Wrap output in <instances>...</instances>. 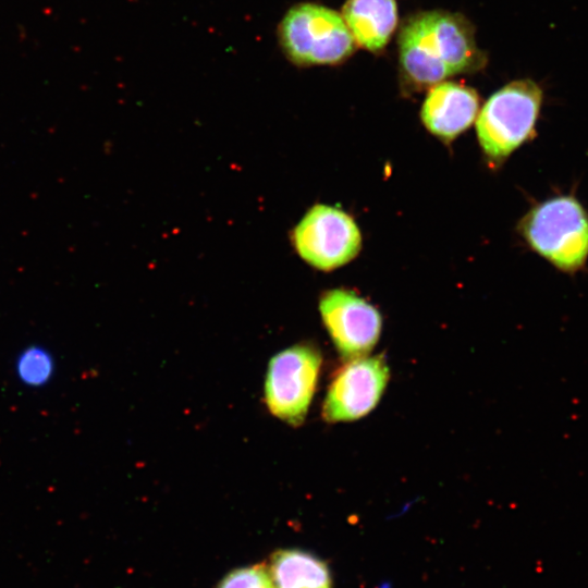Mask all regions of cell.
Returning <instances> with one entry per match:
<instances>
[{
	"label": "cell",
	"mask_w": 588,
	"mask_h": 588,
	"mask_svg": "<svg viewBox=\"0 0 588 588\" xmlns=\"http://www.w3.org/2000/svg\"><path fill=\"white\" fill-rule=\"evenodd\" d=\"M479 110L480 100L474 88L443 81L428 89L420 119L432 135L449 143L476 121Z\"/></svg>",
	"instance_id": "9"
},
{
	"label": "cell",
	"mask_w": 588,
	"mask_h": 588,
	"mask_svg": "<svg viewBox=\"0 0 588 588\" xmlns=\"http://www.w3.org/2000/svg\"><path fill=\"white\" fill-rule=\"evenodd\" d=\"M341 15L356 47L372 53L384 50L399 22L396 0H346Z\"/></svg>",
	"instance_id": "10"
},
{
	"label": "cell",
	"mask_w": 588,
	"mask_h": 588,
	"mask_svg": "<svg viewBox=\"0 0 588 588\" xmlns=\"http://www.w3.org/2000/svg\"><path fill=\"white\" fill-rule=\"evenodd\" d=\"M278 37L282 51L297 66L336 65L356 49L341 13L311 2L295 4L285 13Z\"/></svg>",
	"instance_id": "4"
},
{
	"label": "cell",
	"mask_w": 588,
	"mask_h": 588,
	"mask_svg": "<svg viewBox=\"0 0 588 588\" xmlns=\"http://www.w3.org/2000/svg\"><path fill=\"white\" fill-rule=\"evenodd\" d=\"M543 91L529 78L507 83L486 101L476 119V133L486 156L502 162L534 138Z\"/></svg>",
	"instance_id": "3"
},
{
	"label": "cell",
	"mask_w": 588,
	"mask_h": 588,
	"mask_svg": "<svg viewBox=\"0 0 588 588\" xmlns=\"http://www.w3.org/2000/svg\"><path fill=\"white\" fill-rule=\"evenodd\" d=\"M297 254L307 264L331 271L352 261L362 249V233L355 220L342 209L315 205L292 233Z\"/></svg>",
	"instance_id": "6"
},
{
	"label": "cell",
	"mask_w": 588,
	"mask_h": 588,
	"mask_svg": "<svg viewBox=\"0 0 588 588\" xmlns=\"http://www.w3.org/2000/svg\"><path fill=\"white\" fill-rule=\"evenodd\" d=\"M518 231L532 252L566 274L588 261V211L574 194H560L531 207Z\"/></svg>",
	"instance_id": "2"
},
{
	"label": "cell",
	"mask_w": 588,
	"mask_h": 588,
	"mask_svg": "<svg viewBox=\"0 0 588 588\" xmlns=\"http://www.w3.org/2000/svg\"><path fill=\"white\" fill-rule=\"evenodd\" d=\"M217 588H274L268 567L261 564L240 567L228 573Z\"/></svg>",
	"instance_id": "13"
},
{
	"label": "cell",
	"mask_w": 588,
	"mask_h": 588,
	"mask_svg": "<svg viewBox=\"0 0 588 588\" xmlns=\"http://www.w3.org/2000/svg\"><path fill=\"white\" fill-rule=\"evenodd\" d=\"M397 50L401 83L409 93L477 72L487 63L474 25L464 15L445 10L408 16L399 32Z\"/></svg>",
	"instance_id": "1"
},
{
	"label": "cell",
	"mask_w": 588,
	"mask_h": 588,
	"mask_svg": "<svg viewBox=\"0 0 588 588\" xmlns=\"http://www.w3.org/2000/svg\"><path fill=\"white\" fill-rule=\"evenodd\" d=\"M319 311L340 355L348 360L367 356L377 344L382 317L379 310L356 293L345 289L324 292Z\"/></svg>",
	"instance_id": "7"
},
{
	"label": "cell",
	"mask_w": 588,
	"mask_h": 588,
	"mask_svg": "<svg viewBox=\"0 0 588 588\" xmlns=\"http://www.w3.org/2000/svg\"><path fill=\"white\" fill-rule=\"evenodd\" d=\"M17 382L30 390H39L52 382L57 373V359L50 348L32 343L21 348L13 362Z\"/></svg>",
	"instance_id": "12"
},
{
	"label": "cell",
	"mask_w": 588,
	"mask_h": 588,
	"mask_svg": "<svg viewBox=\"0 0 588 588\" xmlns=\"http://www.w3.org/2000/svg\"><path fill=\"white\" fill-rule=\"evenodd\" d=\"M320 366L319 350L307 343L272 356L264 388L269 412L291 426L302 425L316 391Z\"/></svg>",
	"instance_id": "5"
},
{
	"label": "cell",
	"mask_w": 588,
	"mask_h": 588,
	"mask_svg": "<svg viewBox=\"0 0 588 588\" xmlns=\"http://www.w3.org/2000/svg\"><path fill=\"white\" fill-rule=\"evenodd\" d=\"M389 381L383 356L348 360L334 376L322 406L329 422L352 421L369 414L379 403Z\"/></svg>",
	"instance_id": "8"
},
{
	"label": "cell",
	"mask_w": 588,
	"mask_h": 588,
	"mask_svg": "<svg viewBox=\"0 0 588 588\" xmlns=\"http://www.w3.org/2000/svg\"><path fill=\"white\" fill-rule=\"evenodd\" d=\"M274 588H333L328 564L299 549L275 551L268 566Z\"/></svg>",
	"instance_id": "11"
}]
</instances>
